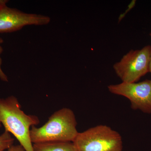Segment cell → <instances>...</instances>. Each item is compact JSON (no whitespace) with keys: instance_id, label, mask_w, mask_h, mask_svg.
I'll return each mask as SVG.
<instances>
[{"instance_id":"1","label":"cell","mask_w":151,"mask_h":151,"mask_svg":"<svg viewBox=\"0 0 151 151\" xmlns=\"http://www.w3.org/2000/svg\"><path fill=\"white\" fill-rule=\"evenodd\" d=\"M40 123L37 116L27 115L22 110L16 97L0 98V128L3 126L5 131L13 135L26 151H34L30 130Z\"/></svg>"},{"instance_id":"2","label":"cell","mask_w":151,"mask_h":151,"mask_svg":"<svg viewBox=\"0 0 151 151\" xmlns=\"http://www.w3.org/2000/svg\"><path fill=\"white\" fill-rule=\"evenodd\" d=\"M77 122L71 109L63 108L53 113L41 127L33 126L30 130L32 144L48 142H73L78 132Z\"/></svg>"},{"instance_id":"3","label":"cell","mask_w":151,"mask_h":151,"mask_svg":"<svg viewBox=\"0 0 151 151\" xmlns=\"http://www.w3.org/2000/svg\"><path fill=\"white\" fill-rule=\"evenodd\" d=\"M77 151H122L123 142L119 133L100 125L79 133L73 142Z\"/></svg>"},{"instance_id":"4","label":"cell","mask_w":151,"mask_h":151,"mask_svg":"<svg viewBox=\"0 0 151 151\" xmlns=\"http://www.w3.org/2000/svg\"><path fill=\"white\" fill-rule=\"evenodd\" d=\"M151 46L132 50L113 65L117 76L123 82L135 83L149 72Z\"/></svg>"},{"instance_id":"5","label":"cell","mask_w":151,"mask_h":151,"mask_svg":"<svg viewBox=\"0 0 151 151\" xmlns=\"http://www.w3.org/2000/svg\"><path fill=\"white\" fill-rule=\"evenodd\" d=\"M8 1L0 0V33L17 31L28 25L48 24L50 18L47 16L23 12L6 6Z\"/></svg>"},{"instance_id":"6","label":"cell","mask_w":151,"mask_h":151,"mask_svg":"<svg viewBox=\"0 0 151 151\" xmlns=\"http://www.w3.org/2000/svg\"><path fill=\"white\" fill-rule=\"evenodd\" d=\"M108 87L111 93L128 98L133 110L151 114V79L139 83L122 82Z\"/></svg>"},{"instance_id":"7","label":"cell","mask_w":151,"mask_h":151,"mask_svg":"<svg viewBox=\"0 0 151 151\" xmlns=\"http://www.w3.org/2000/svg\"><path fill=\"white\" fill-rule=\"evenodd\" d=\"M34 151H77L71 142H48L33 144Z\"/></svg>"},{"instance_id":"8","label":"cell","mask_w":151,"mask_h":151,"mask_svg":"<svg viewBox=\"0 0 151 151\" xmlns=\"http://www.w3.org/2000/svg\"><path fill=\"white\" fill-rule=\"evenodd\" d=\"M14 140L10 133L5 130L0 135V151H4L9 148L13 145Z\"/></svg>"},{"instance_id":"9","label":"cell","mask_w":151,"mask_h":151,"mask_svg":"<svg viewBox=\"0 0 151 151\" xmlns=\"http://www.w3.org/2000/svg\"><path fill=\"white\" fill-rule=\"evenodd\" d=\"M4 42V40L2 38L0 37V79L5 82H8V78L5 73H4L1 68L2 60L1 58V54L2 53L3 48L1 45Z\"/></svg>"},{"instance_id":"10","label":"cell","mask_w":151,"mask_h":151,"mask_svg":"<svg viewBox=\"0 0 151 151\" xmlns=\"http://www.w3.org/2000/svg\"><path fill=\"white\" fill-rule=\"evenodd\" d=\"M7 150V151H26L23 147L20 145H13Z\"/></svg>"},{"instance_id":"11","label":"cell","mask_w":151,"mask_h":151,"mask_svg":"<svg viewBox=\"0 0 151 151\" xmlns=\"http://www.w3.org/2000/svg\"><path fill=\"white\" fill-rule=\"evenodd\" d=\"M149 72H150L151 74V54L150 59V65H149Z\"/></svg>"},{"instance_id":"12","label":"cell","mask_w":151,"mask_h":151,"mask_svg":"<svg viewBox=\"0 0 151 151\" xmlns=\"http://www.w3.org/2000/svg\"><path fill=\"white\" fill-rule=\"evenodd\" d=\"M150 36H151V34H150Z\"/></svg>"}]
</instances>
